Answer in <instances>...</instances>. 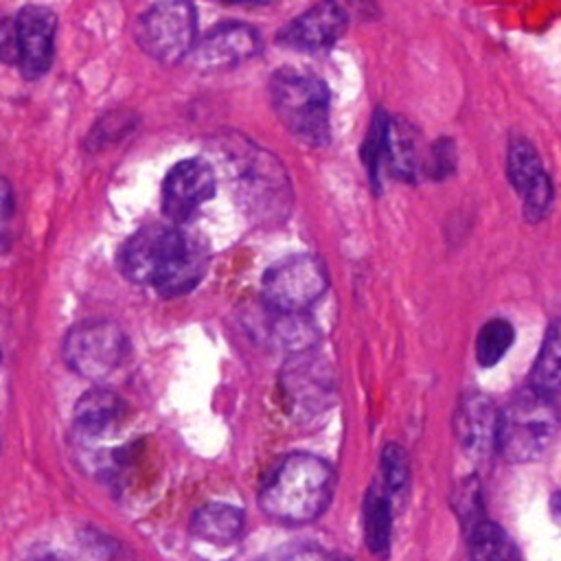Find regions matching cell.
Here are the masks:
<instances>
[{
    "instance_id": "8fae6325",
    "label": "cell",
    "mask_w": 561,
    "mask_h": 561,
    "mask_svg": "<svg viewBox=\"0 0 561 561\" xmlns=\"http://www.w3.org/2000/svg\"><path fill=\"white\" fill-rule=\"evenodd\" d=\"M215 195V173L202 158H188L171 167L162 184V213L171 221H186Z\"/></svg>"
},
{
    "instance_id": "4fadbf2b",
    "label": "cell",
    "mask_w": 561,
    "mask_h": 561,
    "mask_svg": "<svg viewBox=\"0 0 561 561\" xmlns=\"http://www.w3.org/2000/svg\"><path fill=\"white\" fill-rule=\"evenodd\" d=\"M261 53L259 31L250 24L226 22L210 28L191 50L193 64L204 70H221L243 64Z\"/></svg>"
},
{
    "instance_id": "f1b7e54d",
    "label": "cell",
    "mask_w": 561,
    "mask_h": 561,
    "mask_svg": "<svg viewBox=\"0 0 561 561\" xmlns=\"http://www.w3.org/2000/svg\"><path fill=\"white\" fill-rule=\"evenodd\" d=\"M13 210H15V202H13L11 184L4 178H0V232H4L7 226L11 224Z\"/></svg>"
},
{
    "instance_id": "e0dca14e",
    "label": "cell",
    "mask_w": 561,
    "mask_h": 561,
    "mask_svg": "<svg viewBox=\"0 0 561 561\" xmlns=\"http://www.w3.org/2000/svg\"><path fill=\"white\" fill-rule=\"evenodd\" d=\"M243 530V513L224 502L204 504L191 517V533L208 543L228 546L239 539Z\"/></svg>"
},
{
    "instance_id": "4dcf8cb0",
    "label": "cell",
    "mask_w": 561,
    "mask_h": 561,
    "mask_svg": "<svg viewBox=\"0 0 561 561\" xmlns=\"http://www.w3.org/2000/svg\"><path fill=\"white\" fill-rule=\"evenodd\" d=\"M552 506H554V511L561 515V493H554V497H552Z\"/></svg>"
},
{
    "instance_id": "cb8c5ba5",
    "label": "cell",
    "mask_w": 561,
    "mask_h": 561,
    "mask_svg": "<svg viewBox=\"0 0 561 561\" xmlns=\"http://www.w3.org/2000/svg\"><path fill=\"white\" fill-rule=\"evenodd\" d=\"M381 476L390 491H401L408 484L410 467H408V456L401 449V445L388 443L381 449Z\"/></svg>"
},
{
    "instance_id": "ba28073f",
    "label": "cell",
    "mask_w": 561,
    "mask_h": 561,
    "mask_svg": "<svg viewBox=\"0 0 561 561\" xmlns=\"http://www.w3.org/2000/svg\"><path fill=\"white\" fill-rule=\"evenodd\" d=\"M506 175L522 197L524 217L530 224L541 221L552 206L554 186L548 171L543 169L535 145L526 136L517 134L508 140Z\"/></svg>"
},
{
    "instance_id": "83f0119b",
    "label": "cell",
    "mask_w": 561,
    "mask_h": 561,
    "mask_svg": "<svg viewBox=\"0 0 561 561\" xmlns=\"http://www.w3.org/2000/svg\"><path fill=\"white\" fill-rule=\"evenodd\" d=\"M0 61L18 64V46H15V20L0 18Z\"/></svg>"
},
{
    "instance_id": "484cf974",
    "label": "cell",
    "mask_w": 561,
    "mask_h": 561,
    "mask_svg": "<svg viewBox=\"0 0 561 561\" xmlns=\"http://www.w3.org/2000/svg\"><path fill=\"white\" fill-rule=\"evenodd\" d=\"M430 160L425 162V175L432 180L447 178L456 167V145L451 138H438L430 149Z\"/></svg>"
},
{
    "instance_id": "3957f363",
    "label": "cell",
    "mask_w": 561,
    "mask_h": 561,
    "mask_svg": "<svg viewBox=\"0 0 561 561\" xmlns=\"http://www.w3.org/2000/svg\"><path fill=\"white\" fill-rule=\"evenodd\" d=\"M270 101L283 127L302 145L322 147L331 138V92L327 81L302 68L283 66L270 77Z\"/></svg>"
},
{
    "instance_id": "d4e9b609",
    "label": "cell",
    "mask_w": 561,
    "mask_h": 561,
    "mask_svg": "<svg viewBox=\"0 0 561 561\" xmlns=\"http://www.w3.org/2000/svg\"><path fill=\"white\" fill-rule=\"evenodd\" d=\"M256 561H348V559L331 557L313 543H285L280 548L265 552Z\"/></svg>"
},
{
    "instance_id": "52a82bcc",
    "label": "cell",
    "mask_w": 561,
    "mask_h": 561,
    "mask_svg": "<svg viewBox=\"0 0 561 561\" xmlns=\"http://www.w3.org/2000/svg\"><path fill=\"white\" fill-rule=\"evenodd\" d=\"M127 355V337L114 322H81L64 342L66 364L81 377L101 379L116 370Z\"/></svg>"
},
{
    "instance_id": "7402d4cb",
    "label": "cell",
    "mask_w": 561,
    "mask_h": 561,
    "mask_svg": "<svg viewBox=\"0 0 561 561\" xmlns=\"http://www.w3.org/2000/svg\"><path fill=\"white\" fill-rule=\"evenodd\" d=\"M515 340V329L508 320L493 318L486 324H482L476 342V355L482 366H493L497 364L506 351L511 348Z\"/></svg>"
},
{
    "instance_id": "7c38bea8",
    "label": "cell",
    "mask_w": 561,
    "mask_h": 561,
    "mask_svg": "<svg viewBox=\"0 0 561 561\" xmlns=\"http://www.w3.org/2000/svg\"><path fill=\"white\" fill-rule=\"evenodd\" d=\"M348 28V15L335 0H320L276 33V42L294 50H327Z\"/></svg>"
},
{
    "instance_id": "5bb4252c",
    "label": "cell",
    "mask_w": 561,
    "mask_h": 561,
    "mask_svg": "<svg viewBox=\"0 0 561 561\" xmlns=\"http://www.w3.org/2000/svg\"><path fill=\"white\" fill-rule=\"evenodd\" d=\"M497 412L493 401L480 392H467L454 412V434L465 454L486 458L495 449Z\"/></svg>"
},
{
    "instance_id": "d6986e66",
    "label": "cell",
    "mask_w": 561,
    "mask_h": 561,
    "mask_svg": "<svg viewBox=\"0 0 561 561\" xmlns=\"http://www.w3.org/2000/svg\"><path fill=\"white\" fill-rule=\"evenodd\" d=\"M469 561H522L517 543L508 537V533L482 519L469 533Z\"/></svg>"
},
{
    "instance_id": "5b68a950",
    "label": "cell",
    "mask_w": 561,
    "mask_h": 561,
    "mask_svg": "<svg viewBox=\"0 0 561 561\" xmlns=\"http://www.w3.org/2000/svg\"><path fill=\"white\" fill-rule=\"evenodd\" d=\"M197 18L188 0H162L138 18V46L162 64H178L195 46Z\"/></svg>"
},
{
    "instance_id": "7a4b0ae2",
    "label": "cell",
    "mask_w": 561,
    "mask_h": 561,
    "mask_svg": "<svg viewBox=\"0 0 561 561\" xmlns=\"http://www.w3.org/2000/svg\"><path fill=\"white\" fill-rule=\"evenodd\" d=\"M335 473L313 454H289L274 465L259 491L263 513L283 524H307L324 513Z\"/></svg>"
},
{
    "instance_id": "9a60e30c",
    "label": "cell",
    "mask_w": 561,
    "mask_h": 561,
    "mask_svg": "<svg viewBox=\"0 0 561 561\" xmlns=\"http://www.w3.org/2000/svg\"><path fill=\"white\" fill-rule=\"evenodd\" d=\"M125 403L112 390H90L75 405V430L85 438H103L123 419Z\"/></svg>"
},
{
    "instance_id": "4316f807",
    "label": "cell",
    "mask_w": 561,
    "mask_h": 561,
    "mask_svg": "<svg viewBox=\"0 0 561 561\" xmlns=\"http://www.w3.org/2000/svg\"><path fill=\"white\" fill-rule=\"evenodd\" d=\"M134 125H136L134 118H129L125 112H114V114H110L107 118H103L101 123H96L94 131H92L90 138H88V145H90V147L105 145V142H110L112 138L125 136L127 129H131Z\"/></svg>"
},
{
    "instance_id": "ffe728a7",
    "label": "cell",
    "mask_w": 561,
    "mask_h": 561,
    "mask_svg": "<svg viewBox=\"0 0 561 561\" xmlns=\"http://www.w3.org/2000/svg\"><path fill=\"white\" fill-rule=\"evenodd\" d=\"M362 515H364L366 546L370 548L373 554L383 557L390 548L392 506H390L388 497L381 491H377V486H370L366 491V497L362 504Z\"/></svg>"
},
{
    "instance_id": "603a6c76",
    "label": "cell",
    "mask_w": 561,
    "mask_h": 561,
    "mask_svg": "<svg viewBox=\"0 0 561 561\" xmlns=\"http://www.w3.org/2000/svg\"><path fill=\"white\" fill-rule=\"evenodd\" d=\"M454 506H456V513L460 515L467 533L478 526L482 519H484V508H482V493H480V484L469 478L460 484L458 493L454 495Z\"/></svg>"
},
{
    "instance_id": "9c48e42d",
    "label": "cell",
    "mask_w": 561,
    "mask_h": 561,
    "mask_svg": "<svg viewBox=\"0 0 561 561\" xmlns=\"http://www.w3.org/2000/svg\"><path fill=\"white\" fill-rule=\"evenodd\" d=\"M239 171L241 193L250 208L263 215L285 217L291 206V184L276 156L252 147Z\"/></svg>"
},
{
    "instance_id": "8992f818",
    "label": "cell",
    "mask_w": 561,
    "mask_h": 561,
    "mask_svg": "<svg viewBox=\"0 0 561 561\" xmlns=\"http://www.w3.org/2000/svg\"><path fill=\"white\" fill-rule=\"evenodd\" d=\"M329 287L324 263L313 254H294L280 259L261 280L265 305L278 313H302Z\"/></svg>"
},
{
    "instance_id": "30bf717a",
    "label": "cell",
    "mask_w": 561,
    "mask_h": 561,
    "mask_svg": "<svg viewBox=\"0 0 561 561\" xmlns=\"http://www.w3.org/2000/svg\"><path fill=\"white\" fill-rule=\"evenodd\" d=\"M15 20L18 68L24 79H39L48 72L55 55L57 18L48 7L28 4L20 9Z\"/></svg>"
},
{
    "instance_id": "6da1fadb",
    "label": "cell",
    "mask_w": 561,
    "mask_h": 561,
    "mask_svg": "<svg viewBox=\"0 0 561 561\" xmlns=\"http://www.w3.org/2000/svg\"><path fill=\"white\" fill-rule=\"evenodd\" d=\"M118 265L131 283L153 285L171 298L199 283L208 265V248L193 234L151 224L123 243Z\"/></svg>"
},
{
    "instance_id": "ac0fdd59",
    "label": "cell",
    "mask_w": 561,
    "mask_h": 561,
    "mask_svg": "<svg viewBox=\"0 0 561 561\" xmlns=\"http://www.w3.org/2000/svg\"><path fill=\"white\" fill-rule=\"evenodd\" d=\"M530 388L546 394H561V318L550 322L535 366L530 370Z\"/></svg>"
},
{
    "instance_id": "f546056e",
    "label": "cell",
    "mask_w": 561,
    "mask_h": 561,
    "mask_svg": "<svg viewBox=\"0 0 561 561\" xmlns=\"http://www.w3.org/2000/svg\"><path fill=\"white\" fill-rule=\"evenodd\" d=\"M33 561H70V559H66V557H61V554H44V557H37V559H33Z\"/></svg>"
},
{
    "instance_id": "44dd1931",
    "label": "cell",
    "mask_w": 561,
    "mask_h": 561,
    "mask_svg": "<svg viewBox=\"0 0 561 561\" xmlns=\"http://www.w3.org/2000/svg\"><path fill=\"white\" fill-rule=\"evenodd\" d=\"M388 123H390V114L381 107H377L373 112L366 138L362 142L359 156L362 162L368 171V178L373 182L375 188H379L381 182V173H383V164H386V142H388Z\"/></svg>"
},
{
    "instance_id": "2e32d148",
    "label": "cell",
    "mask_w": 561,
    "mask_h": 561,
    "mask_svg": "<svg viewBox=\"0 0 561 561\" xmlns=\"http://www.w3.org/2000/svg\"><path fill=\"white\" fill-rule=\"evenodd\" d=\"M416 140L419 138L412 123L390 116L383 169H388L394 178L408 182H414L421 173L425 175V160L419 153Z\"/></svg>"
},
{
    "instance_id": "1f68e13d",
    "label": "cell",
    "mask_w": 561,
    "mask_h": 561,
    "mask_svg": "<svg viewBox=\"0 0 561 561\" xmlns=\"http://www.w3.org/2000/svg\"><path fill=\"white\" fill-rule=\"evenodd\" d=\"M224 2H239V4H243V2H263V0H224Z\"/></svg>"
},
{
    "instance_id": "277c9868",
    "label": "cell",
    "mask_w": 561,
    "mask_h": 561,
    "mask_svg": "<svg viewBox=\"0 0 561 561\" xmlns=\"http://www.w3.org/2000/svg\"><path fill=\"white\" fill-rule=\"evenodd\" d=\"M557 430L559 412L552 397L528 386L497 412L495 449L513 462H528L548 449Z\"/></svg>"
}]
</instances>
